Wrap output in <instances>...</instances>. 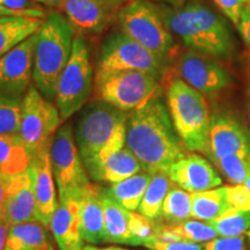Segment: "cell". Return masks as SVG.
I'll list each match as a JSON object with an SVG mask.
<instances>
[{"label": "cell", "mask_w": 250, "mask_h": 250, "mask_svg": "<svg viewBox=\"0 0 250 250\" xmlns=\"http://www.w3.org/2000/svg\"><path fill=\"white\" fill-rule=\"evenodd\" d=\"M29 167L34 179L37 221L50 229L52 217L59 204L50 160V151L31 156Z\"/></svg>", "instance_id": "18"}, {"label": "cell", "mask_w": 250, "mask_h": 250, "mask_svg": "<svg viewBox=\"0 0 250 250\" xmlns=\"http://www.w3.org/2000/svg\"><path fill=\"white\" fill-rule=\"evenodd\" d=\"M144 170L136 155L126 146L111 153L87 169L89 179L100 183H117Z\"/></svg>", "instance_id": "21"}, {"label": "cell", "mask_w": 250, "mask_h": 250, "mask_svg": "<svg viewBox=\"0 0 250 250\" xmlns=\"http://www.w3.org/2000/svg\"><path fill=\"white\" fill-rule=\"evenodd\" d=\"M35 1L41 2V4L45 6H50V7H59L62 0H35Z\"/></svg>", "instance_id": "44"}, {"label": "cell", "mask_w": 250, "mask_h": 250, "mask_svg": "<svg viewBox=\"0 0 250 250\" xmlns=\"http://www.w3.org/2000/svg\"><path fill=\"white\" fill-rule=\"evenodd\" d=\"M228 206L239 211H250V190L245 184L226 187Z\"/></svg>", "instance_id": "34"}, {"label": "cell", "mask_w": 250, "mask_h": 250, "mask_svg": "<svg viewBox=\"0 0 250 250\" xmlns=\"http://www.w3.org/2000/svg\"><path fill=\"white\" fill-rule=\"evenodd\" d=\"M74 34L66 17L55 12L34 35L33 80L46 99L55 100L58 79L71 57Z\"/></svg>", "instance_id": "2"}, {"label": "cell", "mask_w": 250, "mask_h": 250, "mask_svg": "<svg viewBox=\"0 0 250 250\" xmlns=\"http://www.w3.org/2000/svg\"><path fill=\"white\" fill-rule=\"evenodd\" d=\"M191 213V192H188L179 187H171L162 205L160 220L167 225L181 224L192 218Z\"/></svg>", "instance_id": "30"}, {"label": "cell", "mask_w": 250, "mask_h": 250, "mask_svg": "<svg viewBox=\"0 0 250 250\" xmlns=\"http://www.w3.org/2000/svg\"><path fill=\"white\" fill-rule=\"evenodd\" d=\"M248 236H249V240H250V229H249V232H248Z\"/></svg>", "instance_id": "52"}, {"label": "cell", "mask_w": 250, "mask_h": 250, "mask_svg": "<svg viewBox=\"0 0 250 250\" xmlns=\"http://www.w3.org/2000/svg\"><path fill=\"white\" fill-rule=\"evenodd\" d=\"M102 189L98 184L89 183L77 199L80 213V234L83 242L88 245L107 242Z\"/></svg>", "instance_id": "19"}, {"label": "cell", "mask_w": 250, "mask_h": 250, "mask_svg": "<svg viewBox=\"0 0 250 250\" xmlns=\"http://www.w3.org/2000/svg\"><path fill=\"white\" fill-rule=\"evenodd\" d=\"M94 80L93 65L83 37L77 36L71 57L59 77L55 101L62 121H66L83 108L92 94Z\"/></svg>", "instance_id": "7"}, {"label": "cell", "mask_w": 250, "mask_h": 250, "mask_svg": "<svg viewBox=\"0 0 250 250\" xmlns=\"http://www.w3.org/2000/svg\"><path fill=\"white\" fill-rule=\"evenodd\" d=\"M9 17H27V18H40L44 19L45 13L42 8H29V9H12L0 6V18Z\"/></svg>", "instance_id": "38"}, {"label": "cell", "mask_w": 250, "mask_h": 250, "mask_svg": "<svg viewBox=\"0 0 250 250\" xmlns=\"http://www.w3.org/2000/svg\"><path fill=\"white\" fill-rule=\"evenodd\" d=\"M72 250H101L98 247H95L94 245H88V243H83V245H81L79 247H77V248L72 249Z\"/></svg>", "instance_id": "45"}, {"label": "cell", "mask_w": 250, "mask_h": 250, "mask_svg": "<svg viewBox=\"0 0 250 250\" xmlns=\"http://www.w3.org/2000/svg\"><path fill=\"white\" fill-rule=\"evenodd\" d=\"M249 123H250V87H249Z\"/></svg>", "instance_id": "49"}, {"label": "cell", "mask_w": 250, "mask_h": 250, "mask_svg": "<svg viewBox=\"0 0 250 250\" xmlns=\"http://www.w3.org/2000/svg\"><path fill=\"white\" fill-rule=\"evenodd\" d=\"M50 160L59 201H77L90 182L70 124L62 125L56 132L50 147Z\"/></svg>", "instance_id": "10"}, {"label": "cell", "mask_w": 250, "mask_h": 250, "mask_svg": "<svg viewBox=\"0 0 250 250\" xmlns=\"http://www.w3.org/2000/svg\"><path fill=\"white\" fill-rule=\"evenodd\" d=\"M245 2H246V5H249L250 4V0H245Z\"/></svg>", "instance_id": "51"}, {"label": "cell", "mask_w": 250, "mask_h": 250, "mask_svg": "<svg viewBox=\"0 0 250 250\" xmlns=\"http://www.w3.org/2000/svg\"><path fill=\"white\" fill-rule=\"evenodd\" d=\"M245 8H246V9H247V11H248V12H249V13H250V4H249V5H247Z\"/></svg>", "instance_id": "50"}, {"label": "cell", "mask_w": 250, "mask_h": 250, "mask_svg": "<svg viewBox=\"0 0 250 250\" xmlns=\"http://www.w3.org/2000/svg\"><path fill=\"white\" fill-rule=\"evenodd\" d=\"M49 229L39 221L8 227L4 250H48Z\"/></svg>", "instance_id": "23"}, {"label": "cell", "mask_w": 250, "mask_h": 250, "mask_svg": "<svg viewBox=\"0 0 250 250\" xmlns=\"http://www.w3.org/2000/svg\"><path fill=\"white\" fill-rule=\"evenodd\" d=\"M167 70L166 57L144 48L123 31L111 34L103 42L96 62L95 78L124 71H140L159 80Z\"/></svg>", "instance_id": "6"}, {"label": "cell", "mask_w": 250, "mask_h": 250, "mask_svg": "<svg viewBox=\"0 0 250 250\" xmlns=\"http://www.w3.org/2000/svg\"><path fill=\"white\" fill-rule=\"evenodd\" d=\"M173 186L174 183L166 173L153 174L151 182L138 208L139 213L152 220H160L162 205L166 196Z\"/></svg>", "instance_id": "29"}, {"label": "cell", "mask_w": 250, "mask_h": 250, "mask_svg": "<svg viewBox=\"0 0 250 250\" xmlns=\"http://www.w3.org/2000/svg\"><path fill=\"white\" fill-rule=\"evenodd\" d=\"M0 6L12 9L39 8L35 0H0Z\"/></svg>", "instance_id": "40"}, {"label": "cell", "mask_w": 250, "mask_h": 250, "mask_svg": "<svg viewBox=\"0 0 250 250\" xmlns=\"http://www.w3.org/2000/svg\"><path fill=\"white\" fill-rule=\"evenodd\" d=\"M235 154L250 155V134L230 115L214 114L211 116L206 156L214 161Z\"/></svg>", "instance_id": "15"}, {"label": "cell", "mask_w": 250, "mask_h": 250, "mask_svg": "<svg viewBox=\"0 0 250 250\" xmlns=\"http://www.w3.org/2000/svg\"><path fill=\"white\" fill-rule=\"evenodd\" d=\"M101 250H130V249H127V248H123V247L110 246V247H105V248H102Z\"/></svg>", "instance_id": "46"}, {"label": "cell", "mask_w": 250, "mask_h": 250, "mask_svg": "<svg viewBox=\"0 0 250 250\" xmlns=\"http://www.w3.org/2000/svg\"><path fill=\"white\" fill-rule=\"evenodd\" d=\"M11 175L0 173V221L4 218L6 195H7V187Z\"/></svg>", "instance_id": "41"}, {"label": "cell", "mask_w": 250, "mask_h": 250, "mask_svg": "<svg viewBox=\"0 0 250 250\" xmlns=\"http://www.w3.org/2000/svg\"><path fill=\"white\" fill-rule=\"evenodd\" d=\"M44 19L27 17L0 18V58L36 33Z\"/></svg>", "instance_id": "25"}, {"label": "cell", "mask_w": 250, "mask_h": 250, "mask_svg": "<svg viewBox=\"0 0 250 250\" xmlns=\"http://www.w3.org/2000/svg\"><path fill=\"white\" fill-rule=\"evenodd\" d=\"M152 174L146 170L127 177L121 182L110 184L109 188H104L107 195L115 202L130 211L138 210L140 203L149 182Z\"/></svg>", "instance_id": "26"}, {"label": "cell", "mask_w": 250, "mask_h": 250, "mask_svg": "<svg viewBox=\"0 0 250 250\" xmlns=\"http://www.w3.org/2000/svg\"><path fill=\"white\" fill-rule=\"evenodd\" d=\"M166 96L170 118L184 147L206 155L211 115L205 96L182 79L170 81Z\"/></svg>", "instance_id": "5"}, {"label": "cell", "mask_w": 250, "mask_h": 250, "mask_svg": "<svg viewBox=\"0 0 250 250\" xmlns=\"http://www.w3.org/2000/svg\"><path fill=\"white\" fill-rule=\"evenodd\" d=\"M105 239L109 243L144 246L155 236L159 223L140 213L127 210L111 199L102 189Z\"/></svg>", "instance_id": "12"}, {"label": "cell", "mask_w": 250, "mask_h": 250, "mask_svg": "<svg viewBox=\"0 0 250 250\" xmlns=\"http://www.w3.org/2000/svg\"><path fill=\"white\" fill-rule=\"evenodd\" d=\"M192 213L191 217L196 220L210 223L220 217L227 208L226 187H218L205 191L192 192Z\"/></svg>", "instance_id": "28"}, {"label": "cell", "mask_w": 250, "mask_h": 250, "mask_svg": "<svg viewBox=\"0 0 250 250\" xmlns=\"http://www.w3.org/2000/svg\"><path fill=\"white\" fill-rule=\"evenodd\" d=\"M59 9L74 30L83 34L102 33L115 17L96 0H62Z\"/></svg>", "instance_id": "20"}, {"label": "cell", "mask_w": 250, "mask_h": 250, "mask_svg": "<svg viewBox=\"0 0 250 250\" xmlns=\"http://www.w3.org/2000/svg\"><path fill=\"white\" fill-rule=\"evenodd\" d=\"M30 154L19 133H0V173L17 175L29 167Z\"/></svg>", "instance_id": "27"}, {"label": "cell", "mask_w": 250, "mask_h": 250, "mask_svg": "<svg viewBox=\"0 0 250 250\" xmlns=\"http://www.w3.org/2000/svg\"><path fill=\"white\" fill-rule=\"evenodd\" d=\"M171 34L187 48L212 56H228L233 50L232 35L226 21L208 6L189 2L162 14Z\"/></svg>", "instance_id": "4"}, {"label": "cell", "mask_w": 250, "mask_h": 250, "mask_svg": "<svg viewBox=\"0 0 250 250\" xmlns=\"http://www.w3.org/2000/svg\"><path fill=\"white\" fill-rule=\"evenodd\" d=\"M214 2L234 26H239L242 12L247 6L245 0H214Z\"/></svg>", "instance_id": "37"}, {"label": "cell", "mask_w": 250, "mask_h": 250, "mask_svg": "<svg viewBox=\"0 0 250 250\" xmlns=\"http://www.w3.org/2000/svg\"><path fill=\"white\" fill-rule=\"evenodd\" d=\"M208 224L214 228L218 236H241L250 229V211H239L229 208Z\"/></svg>", "instance_id": "31"}, {"label": "cell", "mask_w": 250, "mask_h": 250, "mask_svg": "<svg viewBox=\"0 0 250 250\" xmlns=\"http://www.w3.org/2000/svg\"><path fill=\"white\" fill-rule=\"evenodd\" d=\"M177 72L180 79L203 95H217L230 83L229 74L223 66L192 50L181 56Z\"/></svg>", "instance_id": "13"}, {"label": "cell", "mask_w": 250, "mask_h": 250, "mask_svg": "<svg viewBox=\"0 0 250 250\" xmlns=\"http://www.w3.org/2000/svg\"><path fill=\"white\" fill-rule=\"evenodd\" d=\"M74 138L86 169L125 146L127 112L96 100L81 109Z\"/></svg>", "instance_id": "3"}, {"label": "cell", "mask_w": 250, "mask_h": 250, "mask_svg": "<svg viewBox=\"0 0 250 250\" xmlns=\"http://www.w3.org/2000/svg\"><path fill=\"white\" fill-rule=\"evenodd\" d=\"M121 31L144 48L166 57L174 48L173 34L148 0H131L117 13Z\"/></svg>", "instance_id": "8"}, {"label": "cell", "mask_w": 250, "mask_h": 250, "mask_svg": "<svg viewBox=\"0 0 250 250\" xmlns=\"http://www.w3.org/2000/svg\"><path fill=\"white\" fill-rule=\"evenodd\" d=\"M204 250H247L245 237H215L211 241L204 243Z\"/></svg>", "instance_id": "36"}, {"label": "cell", "mask_w": 250, "mask_h": 250, "mask_svg": "<svg viewBox=\"0 0 250 250\" xmlns=\"http://www.w3.org/2000/svg\"><path fill=\"white\" fill-rule=\"evenodd\" d=\"M215 237H218V234L210 224L195 219V220H187L184 223L175 225L159 224L155 236L152 239L205 243Z\"/></svg>", "instance_id": "24"}, {"label": "cell", "mask_w": 250, "mask_h": 250, "mask_svg": "<svg viewBox=\"0 0 250 250\" xmlns=\"http://www.w3.org/2000/svg\"><path fill=\"white\" fill-rule=\"evenodd\" d=\"M96 1H98L100 5H102L108 12H110L111 14L117 15L118 12L124 7L127 2H130L131 0H96Z\"/></svg>", "instance_id": "42"}, {"label": "cell", "mask_w": 250, "mask_h": 250, "mask_svg": "<svg viewBox=\"0 0 250 250\" xmlns=\"http://www.w3.org/2000/svg\"><path fill=\"white\" fill-rule=\"evenodd\" d=\"M213 164L234 184H245L250 173V155L235 154L214 160Z\"/></svg>", "instance_id": "33"}, {"label": "cell", "mask_w": 250, "mask_h": 250, "mask_svg": "<svg viewBox=\"0 0 250 250\" xmlns=\"http://www.w3.org/2000/svg\"><path fill=\"white\" fill-rule=\"evenodd\" d=\"M62 121L57 105L46 99L35 86L30 85L21 103L19 130L30 158L50 151Z\"/></svg>", "instance_id": "9"}, {"label": "cell", "mask_w": 250, "mask_h": 250, "mask_svg": "<svg viewBox=\"0 0 250 250\" xmlns=\"http://www.w3.org/2000/svg\"><path fill=\"white\" fill-rule=\"evenodd\" d=\"M34 35L0 58V93L23 99L33 80Z\"/></svg>", "instance_id": "14"}, {"label": "cell", "mask_w": 250, "mask_h": 250, "mask_svg": "<svg viewBox=\"0 0 250 250\" xmlns=\"http://www.w3.org/2000/svg\"><path fill=\"white\" fill-rule=\"evenodd\" d=\"M149 250H204V243L188 241H166L160 239H149L144 243Z\"/></svg>", "instance_id": "35"}, {"label": "cell", "mask_w": 250, "mask_h": 250, "mask_svg": "<svg viewBox=\"0 0 250 250\" xmlns=\"http://www.w3.org/2000/svg\"><path fill=\"white\" fill-rule=\"evenodd\" d=\"M22 99L0 93V133H19Z\"/></svg>", "instance_id": "32"}, {"label": "cell", "mask_w": 250, "mask_h": 250, "mask_svg": "<svg viewBox=\"0 0 250 250\" xmlns=\"http://www.w3.org/2000/svg\"><path fill=\"white\" fill-rule=\"evenodd\" d=\"M2 220L8 227L37 221L35 190L30 167L22 173L11 175L9 177Z\"/></svg>", "instance_id": "17"}, {"label": "cell", "mask_w": 250, "mask_h": 250, "mask_svg": "<svg viewBox=\"0 0 250 250\" xmlns=\"http://www.w3.org/2000/svg\"><path fill=\"white\" fill-rule=\"evenodd\" d=\"M167 175L176 187L191 193L214 189L223 183L213 166L195 152H187L174 162Z\"/></svg>", "instance_id": "16"}, {"label": "cell", "mask_w": 250, "mask_h": 250, "mask_svg": "<svg viewBox=\"0 0 250 250\" xmlns=\"http://www.w3.org/2000/svg\"><path fill=\"white\" fill-rule=\"evenodd\" d=\"M95 92L101 101L130 112L161 94V85L160 80L152 74L124 71L95 78Z\"/></svg>", "instance_id": "11"}, {"label": "cell", "mask_w": 250, "mask_h": 250, "mask_svg": "<svg viewBox=\"0 0 250 250\" xmlns=\"http://www.w3.org/2000/svg\"><path fill=\"white\" fill-rule=\"evenodd\" d=\"M50 229L59 250H72L85 243L80 234L79 204L76 199L59 201Z\"/></svg>", "instance_id": "22"}, {"label": "cell", "mask_w": 250, "mask_h": 250, "mask_svg": "<svg viewBox=\"0 0 250 250\" xmlns=\"http://www.w3.org/2000/svg\"><path fill=\"white\" fill-rule=\"evenodd\" d=\"M48 250H57V249H56V247H55V246H52L51 243H50V246H49V249H48Z\"/></svg>", "instance_id": "48"}, {"label": "cell", "mask_w": 250, "mask_h": 250, "mask_svg": "<svg viewBox=\"0 0 250 250\" xmlns=\"http://www.w3.org/2000/svg\"><path fill=\"white\" fill-rule=\"evenodd\" d=\"M245 186L250 190V173H249L248 176H247V180H246V182H245Z\"/></svg>", "instance_id": "47"}, {"label": "cell", "mask_w": 250, "mask_h": 250, "mask_svg": "<svg viewBox=\"0 0 250 250\" xmlns=\"http://www.w3.org/2000/svg\"><path fill=\"white\" fill-rule=\"evenodd\" d=\"M125 146L136 155L143 169L167 174L170 166L189 152L175 130L161 94L127 112Z\"/></svg>", "instance_id": "1"}, {"label": "cell", "mask_w": 250, "mask_h": 250, "mask_svg": "<svg viewBox=\"0 0 250 250\" xmlns=\"http://www.w3.org/2000/svg\"><path fill=\"white\" fill-rule=\"evenodd\" d=\"M7 232H8V226L5 224L4 220H1L0 221V250H4Z\"/></svg>", "instance_id": "43"}, {"label": "cell", "mask_w": 250, "mask_h": 250, "mask_svg": "<svg viewBox=\"0 0 250 250\" xmlns=\"http://www.w3.org/2000/svg\"><path fill=\"white\" fill-rule=\"evenodd\" d=\"M237 29H239L240 33H241L242 39L245 41L247 48H248L250 51V13L246 8L243 9L242 12L241 20H240Z\"/></svg>", "instance_id": "39"}]
</instances>
